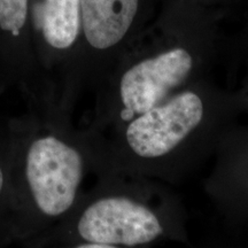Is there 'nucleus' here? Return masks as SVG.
<instances>
[{
    "mask_svg": "<svg viewBox=\"0 0 248 248\" xmlns=\"http://www.w3.org/2000/svg\"><path fill=\"white\" fill-rule=\"evenodd\" d=\"M216 95L199 79L120 126V169L167 171L216 126Z\"/></svg>",
    "mask_w": 248,
    "mask_h": 248,
    "instance_id": "nucleus-1",
    "label": "nucleus"
},
{
    "mask_svg": "<svg viewBox=\"0 0 248 248\" xmlns=\"http://www.w3.org/2000/svg\"><path fill=\"white\" fill-rule=\"evenodd\" d=\"M150 190L120 185L119 193L99 198L86 207L77 223L79 247H140L171 234V219Z\"/></svg>",
    "mask_w": 248,
    "mask_h": 248,
    "instance_id": "nucleus-2",
    "label": "nucleus"
},
{
    "mask_svg": "<svg viewBox=\"0 0 248 248\" xmlns=\"http://www.w3.org/2000/svg\"><path fill=\"white\" fill-rule=\"evenodd\" d=\"M202 67L188 48L173 46L120 67L117 119L128 123L199 80Z\"/></svg>",
    "mask_w": 248,
    "mask_h": 248,
    "instance_id": "nucleus-3",
    "label": "nucleus"
},
{
    "mask_svg": "<svg viewBox=\"0 0 248 248\" xmlns=\"http://www.w3.org/2000/svg\"><path fill=\"white\" fill-rule=\"evenodd\" d=\"M84 161L79 152L54 136L37 139L27 157V179L40 212L63 215L76 200Z\"/></svg>",
    "mask_w": 248,
    "mask_h": 248,
    "instance_id": "nucleus-4",
    "label": "nucleus"
},
{
    "mask_svg": "<svg viewBox=\"0 0 248 248\" xmlns=\"http://www.w3.org/2000/svg\"><path fill=\"white\" fill-rule=\"evenodd\" d=\"M79 1L85 38L98 51L115 47L125 38L139 9V0Z\"/></svg>",
    "mask_w": 248,
    "mask_h": 248,
    "instance_id": "nucleus-5",
    "label": "nucleus"
},
{
    "mask_svg": "<svg viewBox=\"0 0 248 248\" xmlns=\"http://www.w3.org/2000/svg\"><path fill=\"white\" fill-rule=\"evenodd\" d=\"M39 28L49 46L69 48L82 27L79 0H44L39 12Z\"/></svg>",
    "mask_w": 248,
    "mask_h": 248,
    "instance_id": "nucleus-6",
    "label": "nucleus"
},
{
    "mask_svg": "<svg viewBox=\"0 0 248 248\" xmlns=\"http://www.w3.org/2000/svg\"><path fill=\"white\" fill-rule=\"evenodd\" d=\"M27 11L28 0H0V28L17 36L26 23Z\"/></svg>",
    "mask_w": 248,
    "mask_h": 248,
    "instance_id": "nucleus-7",
    "label": "nucleus"
},
{
    "mask_svg": "<svg viewBox=\"0 0 248 248\" xmlns=\"http://www.w3.org/2000/svg\"><path fill=\"white\" fill-rule=\"evenodd\" d=\"M2 183H4V177H2V171H1V169H0V192H1Z\"/></svg>",
    "mask_w": 248,
    "mask_h": 248,
    "instance_id": "nucleus-8",
    "label": "nucleus"
}]
</instances>
